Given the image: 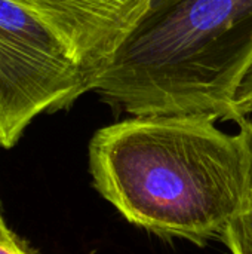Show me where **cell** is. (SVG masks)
I'll list each match as a JSON object with an SVG mask.
<instances>
[{"mask_svg": "<svg viewBox=\"0 0 252 254\" xmlns=\"http://www.w3.org/2000/svg\"><path fill=\"white\" fill-rule=\"evenodd\" d=\"M241 135L245 141L247 153H248V185H252V116L244 119L241 124Z\"/></svg>", "mask_w": 252, "mask_h": 254, "instance_id": "ba28073f", "label": "cell"}, {"mask_svg": "<svg viewBox=\"0 0 252 254\" xmlns=\"http://www.w3.org/2000/svg\"><path fill=\"white\" fill-rule=\"evenodd\" d=\"M235 122L241 124L244 119L252 115V61L241 77L238 89L233 98Z\"/></svg>", "mask_w": 252, "mask_h": 254, "instance_id": "8992f818", "label": "cell"}, {"mask_svg": "<svg viewBox=\"0 0 252 254\" xmlns=\"http://www.w3.org/2000/svg\"><path fill=\"white\" fill-rule=\"evenodd\" d=\"M251 61L252 0H153L92 91L132 116L235 121Z\"/></svg>", "mask_w": 252, "mask_h": 254, "instance_id": "7a4b0ae2", "label": "cell"}, {"mask_svg": "<svg viewBox=\"0 0 252 254\" xmlns=\"http://www.w3.org/2000/svg\"><path fill=\"white\" fill-rule=\"evenodd\" d=\"M67 48L89 91L113 63L153 0H15Z\"/></svg>", "mask_w": 252, "mask_h": 254, "instance_id": "277c9868", "label": "cell"}, {"mask_svg": "<svg viewBox=\"0 0 252 254\" xmlns=\"http://www.w3.org/2000/svg\"><path fill=\"white\" fill-rule=\"evenodd\" d=\"M0 254H37L10 229L0 235Z\"/></svg>", "mask_w": 252, "mask_h": 254, "instance_id": "52a82bcc", "label": "cell"}, {"mask_svg": "<svg viewBox=\"0 0 252 254\" xmlns=\"http://www.w3.org/2000/svg\"><path fill=\"white\" fill-rule=\"evenodd\" d=\"M223 241L232 254H252V185L242 210L227 228Z\"/></svg>", "mask_w": 252, "mask_h": 254, "instance_id": "5b68a950", "label": "cell"}, {"mask_svg": "<svg viewBox=\"0 0 252 254\" xmlns=\"http://www.w3.org/2000/svg\"><path fill=\"white\" fill-rule=\"evenodd\" d=\"M7 231H9V226H7V223H6V220H4V217H3V213H1V204H0V235L6 234Z\"/></svg>", "mask_w": 252, "mask_h": 254, "instance_id": "9c48e42d", "label": "cell"}, {"mask_svg": "<svg viewBox=\"0 0 252 254\" xmlns=\"http://www.w3.org/2000/svg\"><path fill=\"white\" fill-rule=\"evenodd\" d=\"M212 115L132 116L95 132L97 190L131 223L205 244L224 234L248 193V153Z\"/></svg>", "mask_w": 252, "mask_h": 254, "instance_id": "6da1fadb", "label": "cell"}, {"mask_svg": "<svg viewBox=\"0 0 252 254\" xmlns=\"http://www.w3.org/2000/svg\"><path fill=\"white\" fill-rule=\"evenodd\" d=\"M89 92L61 40L15 0H0V147L10 149L42 113Z\"/></svg>", "mask_w": 252, "mask_h": 254, "instance_id": "3957f363", "label": "cell"}]
</instances>
